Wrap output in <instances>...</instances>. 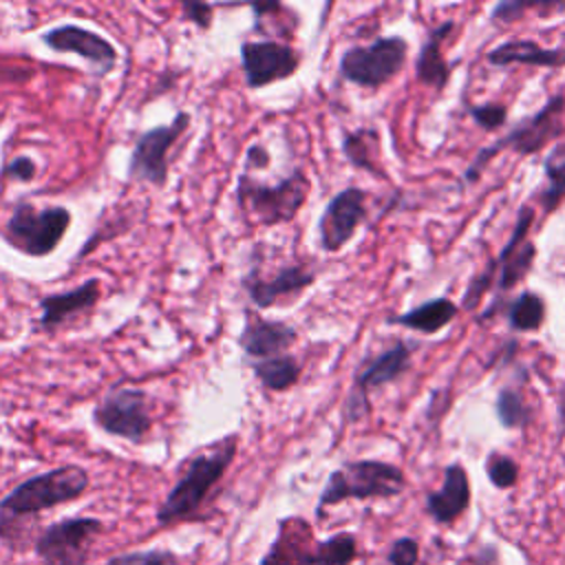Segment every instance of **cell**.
Wrapping results in <instances>:
<instances>
[{"label":"cell","instance_id":"1","mask_svg":"<svg viewBox=\"0 0 565 565\" xmlns=\"http://www.w3.org/2000/svg\"><path fill=\"white\" fill-rule=\"evenodd\" d=\"M88 483V472L75 463L24 479L0 501V541L7 547L20 550L18 541L24 536L20 523L24 516H35L42 510L82 497Z\"/></svg>","mask_w":565,"mask_h":565},{"label":"cell","instance_id":"2","mask_svg":"<svg viewBox=\"0 0 565 565\" xmlns=\"http://www.w3.org/2000/svg\"><path fill=\"white\" fill-rule=\"evenodd\" d=\"M236 446H238V437L230 435L216 441L210 450L192 457L183 477L174 483V488L166 494L163 503L159 505L157 521L161 525H168V523L192 516L201 508L210 490L218 483V479L230 468L236 455Z\"/></svg>","mask_w":565,"mask_h":565},{"label":"cell","instance_id":"3","mask_svg":"<svg viewBox=\"0 0 565 565\" xmlns=\"http://www.w3.org/2000/svg\"><path fill=\"white\" fill-rule=\"evenodd\" d=\"M404 488L406 477L402 468L393 463L377 459L347 461L329 475L327 486L318 499V512L347 499H391L402 494Z\"/></svg>","mask_w":565,"mask_h":565},{"label":"cell","instance_id":"4","mask_svg":"<svg viewBox=\"0 0 565 565\" xmlns=\"http://www.w3.org/2000/svg\"><path fill=\"white\" fill-rule=\"evenodd\" d=\"M565 110V95H552L536 113L519 119L508 135H503L499 141H494L488 148H481L477 152V157L472 159V163L468 166V170L463 172V179L468 183H475L483 168L503 150H512L521 157L525 154H534L541 148L547 146V141L556 139L563 135V124H561V115Z\"/></svg>","mask_w":565,"mask_h":565},{"label":"cell","instance_id":"5","mask_svg":"<svg viewBox=\"0 0 565 565\" xmlns=\"http://www.w3.org/2000/svg\"><path fill=\"white\" fill-rule=\"evenodd\" d=\"M309 190L311 183L302 170H294L278 183H260L249 174H241L236 183V201L256 225H280L298 214Z\"/></svg>","mask_w":565,"mask_h":565},{"label":"cell","instance_id":"6","mask_svg":"<svg viewBox=\"0 0 565 565\" xmlns=\"http://www.w3.org/2000/svg\"><path fill=\"white\" fill-rule=\"evenodd\" d=\"M68 225L71 212L64 205L20 203L4 225V238L26 256H46L60 245Z\"/></svg>","mask_w":565,"mask_h":565},{"label":"cell","instance_id":"7","mask_svg":"<svg viewBox=\"0 0 565 565\" xmlns=\"http://www.w3.org/2000/svg\"><path fill=\"white\" fill-rule=\"evenodd\" d=\"M408 42L402 35L377 38L366 46H351L340 57V75L364 88H380L404 68Z\"/></svg>","mask_w":565,"mask_h":565},{"label":"cell","instance_id":"8","mask_svg":"<svg viewBox=\"0 0 565 565\" xmlns=\"http://www.w3.org/2000/svg\"><path fill=\"white\" fill-rule=\"evenodd\" d=\"M104 523L93 516H73L57 521L35 539V554L42 565H86L88 550Z\"/></svg>","mask_w":565,"mask_h":565},{"label":"cell","instance_id":"9","mask_svg":"<svg viewBox=\"0 0 565 565\" xmlns=\"http://www.w3.org/2000/svg\"><path fill=\"white\" fill-rule=\"evenodd\" d=\"M188 126H190V115L181 110L174 115L170 124L146 130L132 148L128 177L135 181L163 188L168 181V150L185 132Z\"/></svg>","mask_w":565,"mask_h":565},{"label":"cell","instance_id":"10","mask_svg":"<svg viewBox=\"0 0 565 565\" xmlns=\"http://www.w3.org/2000/svg\"><path fill=\"white\" fill-rule=\"evenodd\" d=\"M93 422L108 435L141 441L152 426L148 413V395L141 388L110 391L93 411Z\"/></svg>","mask_w":565,"mask_h":565},{"label":"cell","instance_id":"11","mask_svg":"<svg viewBox=\"0 0 565 565\" xmlns=\"http://www.w3.org/2000/svg\"><path fill=\"white\" fill-rule=\"evenodd\" d=\"M411 347L406 342H395L366 362L353 380V388L347 399V417L358 422L369 415V391L399 380L411 369Z\"/></svg>","mask_w":565,"mask_h":565},{"label":"cell","instance_id":"12","mask_svg":"<svg viewBox=\"0 0 565 565\" xmlns=\"http://www.w3.org/2000/svg\"><path fill=\"white\" fill-rule=\"evenodd\" d=\"M241 64H243L247 86L263 88L271 82L291 77L300 66V55L296 49L287 44H280L274 40H256V42H243Z\"/></svg>","mask_w":565,"mask_h":565},{"label":"cell","instance_id":"13","mask_svg":"<svg viewBox=\"0 0 565 565\" xmlns=\"http://www.w3.org/2000/svg\"><path fill=\"white\" fill-rule=\"evenodd\" d=\"M366 218V192L362 188H344L327 203L320 221L318 236L324 252H340L355 234L358 225Z\"/></svg>","mask_w":565,"mask_h":565},{"label":"cell","instance_id":"14","mask_svg":"<svg viewBox=\"0 0 565 565\" xmlns=\"http://www.w3.org/2000/svg\"><path fill=\"white\" fill-rule=\"evenodd\" d=\"M534 223V212L532 207L523 205L516 214L512 234L508 238V243L501 247L494 265L499 271L497 278V289L499 291H508L514 285H519L532 269L534 258H536V247L532 241H527V230Z\"/></svg>","mask_w":565,"mask_h":565},{"label":"cell","instance_id":"15","mask_svg":"<svg viewBox=\"0 0 565 565\" xmlns=\"http://www.w3.org/2000/svg\"><path fill=\"white\" fill-rule=\"evenodd\" d=\"M42 42L57 53H75L79 57H84L86 62H90L95 68H99L102 75H106L108 71H113V66L117 64V51L115 46L102 38L95 31L82 29L77 24H62L55 29H49L42 35Z\"/></svg>","mask_w":565,"mask_h":565},{"label":"cell","instance_id":"16","mask_svg":"<svg viewBox=\"0 0 565 565\" xmlns=\"http://www.w3.org/2000/svg\"><path fill=\"white\" fill-rule=\"evenodd\" d=\"M296 338L298 333L289 322L267 320L258 313L247 311L243 331L238 335V347L247 358L267 360L282 355L296 342Z\"/></svg>","mask_w":565,"mask_h":565},{"label":"cell","instance_id":"17","mask_svg":"<svg viewBox=\"0 0 565 565\" xmlns=\"http://www.w3.org/2000/svg\"><path fill=\"white\" fill-rule=\"evenodd\" d=\"M316 280V271L305 265H287L274 278H260L256 269H252L243 278V287L256 309H267L276 305L280 298L298 296L302 289L311 287Z\"/></svg>","mask_w":565,"mask_h":565},{"label":"cell","instance_id":"18","mask_svg":"<svg viewBox=\"0 0 565 565\" xmlns=\"http://www.w3.org/2000/svg\"><path fill=\"white\" fill-rule=\"evenodd\" d=\"M470 503V481L461 463H450L444 470V483L439 490L428 492L426 512L437 523H452Z\"/></svg>","mask_w":565,"mask_h":565},{"label":"cell","instance_id":"19","mask_svg":"<svg viewBox=\"0 0 565 565\" xmlns=\"http://www.w3.org/2000/svg\"><path fill=\"white\" fill-rule=\"evenodd\" d=\"M99 280L97 278H88L84 285L64 291V294H51L40 298L38 307H40V327L44 331H53L55 327H60L62 322H66L71 316L88 311L90 307L97 305L99 300Z\"/></svg>","mask_w":565,"mask_h":565},{"label":"cell","instance_id":"20","mask_svg":"<svg viewBox=\"0 0 565 565\" xmlns=\"http://www.w3.org/2000/svg\"><path fill=\"white\" fill-rule=\"evenodd\" d=\"M309 539L311 527L302 519H282L278 523L276 539L271 541L269 550L265 552L258 565H305Z\"/></svg>","mask_w":565,"mask_h":565},{"label":"cell","instance_id":"21","mask_svg":"<svg viewBox=\"0 0 565 565\" xmlns=\"http://www.w3.org/2000/svg\"><path fill=\"white\" fill-rule=\"evenodd\" d=\"M488 62L492 66L525 64V66L563 68L565 66V46L543 49L532 40H508L488 53Z\"/></svg>","mask_w":565,"mask_h":565},{"label":"cell","instance_id":"22","mask_svg":"<svg viewBox=\"0 0 565 565\" xmlns=\"http://www.w3.org/2000/svg\"><path fill=\"white\" fill-rule=\"evenodd\" d=\"M452 22H444L439 26H435L426 42L419 49L417 62H415V75L424 86H430L435 90H444L448 79H450V68L452 64L446 62L444 53H441V42L446 40V35L452 31Z\"/></svg>","mask_w":565,"mask_h":565},{"label":"cell","instance_id":"23","mask_svg":"<svg viewBox=\"0 0 565 565\" xmlns=\"http://www.w3.org/2000/svg\"><path fill=\"white\" fill-rule=\"evenodd\" d=\"M459 313V307L450 300V298H433L406 313H397L386 318V324H397V327H406L413 331H419L424 335H433L437 331H441L444 327H448Z\"/></svg>","mask_w":565,"mask_h":565},{"label":"cell","instance_id":"24","mask_svg":"<svg viewBox=\"0 0 565 565\" xmlns=\"http://www.w3.org/2000/svg\"><path fill=\"white\" fill-rule=\"evenodd\" d=\"M342 152L353 168L373 172L375 177H384L377 166L380 159V135L375 128H358L347 132L342 139Z\"/></svg>","mask_w":565,"mask_h":565},{"label":"cell","instance_id":"25","mask_svg":"<svg viewBox=\"0 0 565 565\" xmlns=\"http://www.w3.org/2000/svg\"><path fill=\"white\" fill-rule=\"evenodd\" d=\"M252 369L258 382L274 393L287 391L300 380V364L294 355H287V353L260 360Z\"/></svg>","mask_w":565,"mask_h":565},{"label":"cell","instance_id":"26","mask_svg":"<svg viewBox=\"0 0 565 565\" xmlns=\"http://www.w3.org/2000/svg\"><path fill=\"white\" fill-rule=\"evenodd\" d=\"M358 552L355 536L351 532H338L327 541L316 543L307 556L305 565H349Z\"/></svg>","mask_w":565,"mask_h":565},{"label":"cell","instance_id":"27","mask_svg":"<svg viewBox=\"0 0 565 565\" xmlns=\"http://www.w3.org/2000/svg\"><path fill=\"white\" fill-rule=\"evenodd\" d=\"M545 300L536 291H523L519 294L508 311V324L516 333H527V331H539L545 322Z\"/></svg>","mask_w":565,"mask_h":565},{"label":"cell","instance_id":"28","mask_svg":"<svg viewBox=\"0 0 565 565\" xmlns=\"http://www.w3.org/2000/svg\"><path fill=\"white\" fill-rule=\"evenodd\" d=\"M547 188L543 192V210L550 214L565 196V141L552 146L543 161Z\"/></svg>","mask_w":565,"mask_h":565},{"label":"cell","instance_id":"29","mask_svg":"<svg viewBox=\"0 0 565 565\" xmlns=\"http://www.w3.org/2000/svg\"><path fill=\"white\" fill-rule=\"evenodd\" d=\"M494 413L503 428H525L532 419V411L516 386H505L497 393Z\"/></svg>","mask_w":565,"mask_h":565},{"label":"cell","instance_id":"30","mask_svg":"<svg viewBox=\"0 0 565 565\" xmlns=\"http://www.w3.org/2000/svg\"><path fill=\"white\" fill-rule=\"evenodd\" d=\"M486 475L490 479V483L499 490H508L516 483L519 479V463L501 452H490L486 459Z\"/></svg>","mask_w":565,"mask_h":565},{"label":"cell","instance_id":"31","mask_svg":"<svg viewBox=\"0 0 565 565\" xmlns=\"http://www.w3.org/2000/svg\"><path fill=\"white\" fill-rule=\"evenodd\" d=\"M106 565H179V558L170 550H139L113 556Z\"/></svg>","mask_w":565,"mask_h":565},{"label":"cell","instance_id":"32","mask_svg":"<svg viewBox=\"0 0 565 565\" xmlns=\"http://www.w3.org/2000/svg\"><path fill=\"white\" fill-rule=\"evenodd\" d=\"M468 113L470 117L475 119V124L483 130H497L505 124L508 119V110L503 104H494V102H488V104H472L468 106Z\"/></svg>","mask_w":565,"mask_h":565},{"label":"cell","instance_id":"33","mask_svg":"<svg viewBox=\"0 0 565 565\" xmlns=\"http://www.w3.org/2000/svg\"><path fill=\"white\" fill-rule=\"evenodd\" d=\"M494 271H497V265H494V260H492L479 276L472 278V282L468 285V289H466V294H463V309H472V307L481 300V296L492 287V282H494Z\"/></svg>","mask_w":565,"mask_h":565},{"label":"cell","instance_id":"34","mask_svg":"<svg viewBox=\"0 0 565 565\" xmlns=\"http://www.w3.org/2000/svg\"><path fill=\"white\" fill-rule=\"evenodd\" d=\"M386 558H388L391 565H417L419 545L411 536H399V539L393 541Z\"/></svg>","mask_w":565,"mask_h":565},{"label":"cell","instance_id":"35","mask_svg":"<svg viewBox=\"0 0 565 565\" xmlns=\"http://www.w3.org/2000/svg\"><path fill=\"white\" fill-rule=\"evenodd\" d=\"M534 7H545V2L505 0V2H499V4L492 9L490 18H492V22H497V24H508V22H512V20L521 18V13H523V11H527V9H534Z\"/></svg>","mask_w":565,"mask_h":565},{"label":"cell","instance_id":"36","mask_svg":"<svg viewBox=\"0 0 565 565\" xmlns=\"http://www.w3.org/2000/svg\"><path fill=\"white\" fill-rule=\"evenodd\" d=\"M38 172V166L31 157H15L13 161L4 163L0 170L2 179H11V181H31Z\"/></svg>","mask_w":565,"mask_h":565},{"label":"cell","instance_id":"37","mask_svg":"<svg viewBox=\"0 0 565 565\" xmlns=\"http://www.w3.org/2000/svg\"><path fill=\"white\" fill-rule=\"evenodd\" d=\"M183 18L192 22L199 29H210L212 24V4L203 2H185L183 4Z\"/></svg>","mask_w":565,"mask_h":565},{"label":"cell","instance_id":"38","mask_svg":"<svg viewBox=\"0 0 565 565\" xmlns=\"http://www.w3.org/2000/svg\"><path fill=\"white\" fill-rule=\"evenodd\" d=\"M269 163V154L260 143L249 146L247 150V166H256V168H265Z\"/></svg>","mask_w":565,"mask_h":565},{"label":"cell","instance_id":"39","mask_svg":"<svg viewBox=\"0 0 565 565\" xmlns=\"http://www.w3.org/2000/svg\"><path fill=\"white\" fill-rule=\"evenodd\" d=\"M558 422H561V435H563L565 433V386L558 397Z\"/></svg>","mask_w":565,"mask_h":565},{"label":"cell","instance_id":"40","mask_svg":"<svg viewBox=\"0 0 565 565\" xmlns=\"http://www.w3.org/2000/svg\"><path fill=\"white\" fill-rule=\"evenodd\" d=\"M0 121H2V115H0Z\"/></svg>","mask_w":565,"mask_h":565}]
</instances>
